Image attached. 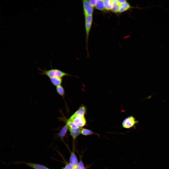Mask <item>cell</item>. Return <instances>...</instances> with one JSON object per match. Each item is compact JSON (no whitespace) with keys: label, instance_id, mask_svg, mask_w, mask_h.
I'll return each instance as SVG.
<instances>
[{"label":"cell","instance_id":"cell-20","mask_svg":"<svg viewBox=\"0 0 169 169\" xmlns=\"http://www.w3.org/2000/svg\"><path fill=\"white\" fill-rule=\"evenodd\" d=\"M97 0H88V1L90 5L93 8L95 7L96 4Z\"/></svg>","mask_w":169,"mask_h":169},{"label":"cell","instance_id":"cell-19","mask_svg":"<svg viewBox=\"0 0 169 169\" xmlns=\"http://www.w3.org/2000/svg\"><path fill=\"white\" fill-rule=\"evenodd\" d=\"M77 169H85L83 163L80 159L77 166Z\"/></svg>","mask_w":169,"mask_h":169},{"label":"cell","instance_id":"cell-23","mask_svg":"<svg viewBox=\"0 0 169 169\" xmlns=\"http://www.w3.org/2000/svg\"></svg>","mask_w":169,"mask_h":169},{"label":"cell","instance_id":"cell-21","mask_svg":"<svg viewBox=\"0 0 169 169\" xmlns=\"http://www.w3.org/2000/svg\"><path fill=\"white\" fill-rule=\"evenodd\" d=\"M74 166L69 163L66 164L63 169H73Z\"/></svg>","mask_w":169,"mask_h":169},{"label":"cell","instance_id":"cell-11","mask_svg":"<svg viewBox=\"0 0 169 169\" xmlns=\"http://www.w3.org/2000/svg\"><path fill=\"white\" fill-rule=\"evenodd\" d=\"M50 80L52 84L56 87L61 85L63 81V78L59 77L51 78Z\"/></svg>","mask_w":169,"mask_h":169},{"label":"cell","instance_id":"cell-15","mask_svg":"<svg viewBox=\"0 0 169 169\" xmlns=\"http://www.w3.org/2000/svg\"><path fill=\"white\" fill-rule=\"evenodd\" d=\"M96 8L100 11H103L105 9L103 0H97L95 7Z\"/></svg>","mask_w":169,"mask_h":169},{"label":"cell","instance_id":"cell-13","mask_svg":"<svg viewBox=\"0 0 169 169\" xmlns=\"http://www.w3.org/2000/svg\"><path fill=\"white\" fill-rule=\"evenodd\" d=\"M105 9L107 10H111L113 6V0H103Z\"/></svg>","mask_w":169,"mask_h":169},{"label":"cell","instance_id":"cell-6","mask_svg":"<svg viewBox=\"0 0 169 169\" xmlns=\"http://www.w3.org/2000/svg\"><path fill=\"white\" fill-rule=\"evenodd\" d=\"M81 128L79 127L76 129H73L69 127V130L73 140H74L81 134Z\"/></svg>","mask_w":169,"mask_h":169},{"label":"cell","instance_id":"cell-2","mask_svg":"<svg viewBox=\"0 0 169 169\" xmlns=\"http://www.w3.org/2000/svg\"><path fill=\"white\" fill-rule=\"evenodd\" d=\"M85 21V28L86 34V49L87 50L88 56H89L88 51V44L89 34L91 28L92 20V15H88L84 16Z\"/></svg>","mask_w":169,"mask_h":169},{"label":"cell","instance_id":"cell-3","mask_svg":"<svg viewBox=\"0 0 169 169\" xmlns=\"http://www.w3.org/2000/svg\"><path fill=\"white\" fill-rule=\"evenodd\" d=\"M76 126L81 127L86 125V121L84 116L73 114L69 119Z\"/></svg>","mask_w":169,"mask_h":169},{"label":"cell","instance_id":"cell-16","mask_svg":"<svg viewBox=\"0 0 169 169\" xmlns=\"http://www.w3.org/2000/svg\"><path fill=\"white\" fill-rule=\"evenodd\" d=\"M56 90L58 94L64 98L65 92L63 87L61 85L58 86L56 87Z\"/></svg>","mask_w":169,"mask_h":169},{"label":"cell","instance_id":"cell-8","mask_svg":"<svg viewBox=\"0 0 169 169\" xmlns=\"http://www.w3.org/2000/svg\"><path fill=\"white\" fill-rule=\"evenodd\" d=\"M34 169H49L47 167L42 165L31 162H22Z\"/></svg>","mask_w":169,"mask_h":169},{"label":"cell","instance_id":"cell-10","mask_svg":"<svg viewBox=\"0 0 169 169\" xmlns=\"http://www.w3.org/2000/svg\"><path fill=\"white\" fill-rule=\"evenodd\" d=\"M86 107L84 105H81L78 109L74 113L76 115H80L84 116L86 114Z\"/></svg>","mask_w":169,"mask_h":169},{"label":"cell","instance_id":"cell-12","mask_svg":"<svg viewBox=\"0 0 169 169\" xmlns=\"http://www.w3.org/2000/svg\"><path fill=\"white\" fill-rule=\"evenodd\" d=\"M131 7L129 4L126 2L120 5L119 12L120 13H122L128 10Z\"/></svg>","mask_w":169,"mask_h":169},{"label":"cell","instance_id":"cell-14","mask_svg":"<svg viewBox=\"0 0 169 169\" xmlns=\"http://www.w3.org/2000/svg\"><path fill=\"white\" fill-rule=\"evenodd\" d=\"M81 134L84 136L89 135L93 134H96L98 136H99L98 134L94 133L91 130L86 128L81 129Z\"/></svg>","mask_w":169,"mask_h":169},{"label":"cell","instance_id":"cell-4","mask_svg":"<svg viewBox=\"0 0 169 169\" xmlns=\"http://www.w3.org/2000/svg\"><path fill=\"white\" fill-rule=\"evenodd\" d=\"M138 123V121L133 116L131 115L127 117L123 120L122 125L123 128L130 129L133 127Z\"/></svg>","mask_w":169,"mask_h":169},{"label":"cell","instance_id":"cell-9","mask_svg":"<svg viewBox=\"0 0 169 169\" xmlns=\"http://www.w3.org/2000/svg\"><path fill=\"white\" fill-rule=\"evenodd\" d=\"M69 127L68 125L66 123L59 132L58 136L61 139H63Z\"/></svg>","mask_w":169,"mask_h":169},{"label":"cell","instance_id":"cell-1","mask_svg":"<svg viewBox=\"0 0 169 169\" xmlns=\"http://www.w3.org/2000/svg\"><path fill=\"white\" fill-rule=\"evenodd\" d=\"M39 69L41 71V75L47 76L50 79L59 77L63 78L65 76H71L77 77V76H73L57 69H52L49 70H43L40 68Z\"/></svg>","mask_w":169,"mask_h":169},{"label":"cell","instance_id":"cell-17","mask_svg":"<svg viewBox=\"0 0 169 169\" xmlns=\"http://www.w3.org/2000/svg\"><path fill=\"white\" fill-rule=\"evenodd\" d=\"M113 6L111 9L114 12L116 13L119 12L120 5L117 3L116 0H113Z\"/></svg>","mask_w":169,"mask_h":169},{"label":"cell","instance_id":"cell-22","mask_svg":"<svg viewBox=\"0 0 169 169\" xmlns=\"http://www.w3.org/2000/svg\"><path fill=\"white\" fill-rule=\"evenodd\" d=\"M117 3L120 6L122 4L126 2V0H116Z\"/></svg>","mask_w":169,"mask_h":169},{"label":"cell","instance_id":"cell-7","mask_svg":"<svg viewBox=\"0 0 169 169\" xmlns=\"http://www.w3.org/2000/svg\"><path fill=\"white\" fill-rule=\"evenodd\" d=\"M78 160L74 149L71 152L69 158V163L74 166H77L78 163Z\"/></svg>","mask_w":169,"mask_h":169},{"label":"cell","instance_id":"cell-18","mask_svg":"<svg viewBox=\"0 0 169 169\" xmlns=\"http://www.w3.org/2000/svg\"><path fill=\"white\" fill-rule=\"evenodd\" d=\"M66 123L68 125L69 127L70 128L73 129H76L79 127L72 121L69 119L67 120Z\"/></svg>","mask_w":169,"mask_h":169},{"label":"cell","instance_id":"cell-5","mask_svg":"<svg viewBox=\"0 0 169 169\" xmlns=\"http://www.w3.org/2000/svg\"><path fill=\"white\" fill-rule=\"evenodd\" d=\"M82 6L84 16L92 15L93 12V8L89 3L88 0H82Z\"/></svg>","mask_w":169,"mask_h":169}]
</instances>
